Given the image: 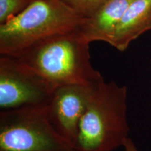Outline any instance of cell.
Listing matches in <instances>:
<instances>
[{"mask_svg": "<svg viewBox=\"0 0 151 151\" xmlns=\"http://www.w3.org/2000/svg\"><path fill=\"white\" fill-rule=\"evenodd\" d=\"M32 0H0V25L22 12Z\"/></svg>", "mask_w": 151, "mask_h": 151, "instance_id": "cell-9", "label": "cell"}, {"mask_svg": "<svg viewBox=\"0 0 151 151\" xmlns=\"http://www.w3.org/2000/svg\"><path fill=\"white\" fill-rule=\"evenodd\" d=\"M90 43L78 28L43 39L13 57L41 75L55 89L66 85H97L104 79L92 67Z\"/></svg>", "mask_w": 151, "mask_h": 151, "instance_id": "cell-1", "label": "cell"}, {"mask_svg": "<svg viewBox=\"0 0 151 151\" xmlns=\"http://www.w3.org/2000/svg\"><path fill=\"white\" fill-rule=\"evenodd\" d=\"M124 151H139L137 147H136L134 143L129 138H127L123 143Z\"/></svg>", "mask_w": 151, "mask_h": 151, "instance_id": "cell-11", "label": "cell"}, {"mask_svg": "<svg viewBox=\"0 0 151 151\" xmlns=\"http://www.w3.org/2000/svg\"><path fill=\"white\" fill-rule=\"evenodd\" d=\"M83 20L62 0H32L22 12L0 25V53L16 56L43 39L78 29Z\"/></svg>", "mask_w": 151, "mask_h": 151, "instance_id": "cell-3", "label": "cell"}, {"mask_svg": "<svg viewBox=\"0 0 151 151\" xmlns=\"http://www.w3.org/2000/svg\"><path fill=\"white\" fill-rule=\"evenodd\" d=\"M54 90L50 83L18 58L0 57L1 111L46 107Z\"/></svg>", "mask_w": 151, "mask_h": 151, "instance_id": "cell-5", "label": "cell"}, {"mask_svg": "<svg viewBox=\"0 0 151 151\" xmlns=\"http://www.w3.org/2000/svg\"><path fill=\"white\" fill-rule=\"evenodd\" d=\"M127 88L114 81L101 82L79 123L77 151H113L129 132L127 116Z\"/></svg>", "mask_w": 151, "mask_h": 151, "instance_id": "cell-2", "label": "cell"}, {"mask_svg": "<svg viewBox=\"0 0 151 151\" xmlns=\"http://www.w3.org/2000/svg\"><path fill=\"white\" fill-rule=\"evenodd\" d=\"M133 0H106L95 12L84 18L79 30L89 43L112 40L120 20Z\"/></svg>", "mask_w": 151, "mask_h": 151, "instance_id": "cell-7", "label": "cell"}, {"mask_svg": "<svg viewBox=\"0 0 151 151\" xmlns=\"http://www.w3.org/2000/svg\"><path fill=\"white\" fill-rule=\"evenodd\" d=\"M99 84L58 87L46 106L47 116L55 129L73 147L79 123Z\"/></svg>", "mask_w": 151, "mask_h": 151, "instance_id": "cell-6", "label": "cell"}, {"mask_svg": "<svg viewBox=\"0 0 151 151\" xmlns=\"http://www.w3.org/2000/svg\"><path fill=\"white\" fill-rule=\"evenodd\" d=\"M69 8L82 18H88L104 3L106 0H62Z\"/></svg>", "mask_w": 151, "mask_h": 151, "instance_id": "cell-10", "label": "cell"}, {"mask_svg": "<svg viewBox=\"0 0 151 151\" xmlns=\"http://www.w3.org/2000/svg\"><path fill=\"white\" fill-rule=\"evenodd\" d=\"M151 29V0H133L120 20L109 44L123 52L135 39Z\"/></svg>", "mask_w": 151, "mask_h": 151, "instance_id": "cell-8", "label": "cell"}, {"mask_svg": "<svg viewBox=\"0 0 151 151\" xmlns=\"http://www.w3.org/2000/svg\"><path fill=\"white\" fill-rule=\"evenodd\" d=\"M0 151H77L55 129L46 106L0 112Z\"/></svg>", "mask_w": 151, "mask_h": 151, "instance_id": "cell-4", "label": "cell"}, {"mask_svg": "<svg viewBox=\"0 0 151 151\" xmlns=\"http://www.w3.org/2000/svg\"><path fill=\"white\" fill-rule=\"evenodd\" d=\"M150 62H151V60H150Z\"/></svg>", "mask_w": 151, "mask_h": 151, "instance_id": "cell-12", "label": "cell"}]
</instances>
